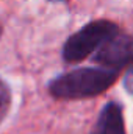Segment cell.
Listing matches in <instances>:
<instances>
[{"label":"cell","mask_w":133,"mask_h":134,"mask_svg":"<svg viewBox=\"0 0 133 134\" xmlns=\"http://www.w3.org/2000/svg\"><path fill=\"white\" fill-rule=\"evenodd\" d=\"M93 61L100 67L121 72L133 64V36L124 33L114 34L93 55Z\"/></svg>","instance_id":"cell-3"},{"label":"cell","mask_w":133,"mask_h":134,"mask_svg":"<svg viewBox=\"0 0 133 134\" xmlns=\"http://www.w3.org/2000/svg\"><path fill=\"white\" fill-rule=\"evenodd\" d=\"M53 2H60V0H53Z\"/></svg>","instance_id":"cell-8"},{"label":"cell","mask_w":133,"mask_h":134,"mask_svg":"<svg viewBox=\"0 0 133 134\" xmlns=\"http://www.w3.org/2000/svg\"><path fill=\"white\" fill-rule=\"evenodd\" d=\"M89 134H127L122 104L119 101H108L99 112Z\"/></svg>","instance_id":"cell-4"},{"label":"cell","mask_w":133,"mask_h":134,"mask_svg":"<svg viewBox=\"0 0 133 134\" xmlns=\"http://www.w3.org/2000/svg\"><path fill=\"white\" fill-rule=\"evenodd\" d=\"M117 76V70L106 67H78L52 78L47 91L57 100L93 98L110 89Z\"/></svg>","instance_id":"cell-1"},{"label":"cell","mask_w":133,"mask_h":134,"mask_svg":"<svg viewBox=\"0 0 133 134\" xmlns=\"http://www.w3.org/2000/svg\"><path fill=\"white\" fill-rule=\"evenodd\" d=\"M11 104V89L6 81L0 78V122L5 119Z\"/></svg>","instance_id":"cell-5"},{"label":"cell","mask_w":133,"mask_h":134,"mask_svg":"<svg viewBox=\"0 0 133 134\" xmlns=\"http://www.w3.org/2000/svg\"><path fill=\"white\" fill-rule=\"evenodd\" d=\"M117 33H121V28L111 20H91L66 39L61 48V58L69 64L80 63L88 56H93L108 39Z\"/></svg>","instance_id":"cell-2"},{"label":"cell","mask_w":133,"mask_h":134,"mask_svg":"<svg viewBox=\"0 0 133 134\" xmlns=\"http://www.w3.org/2000/svg\"><path fill=\"white\" fill-rule=\"evenodd\" d=\"M2 33H3V27L0 25V37H2Z\"/></svg>","instance_id":"cell-7"},{"label":"cell","mask_w":133,"mask_h":134,"mask_svg":"<svg viewBox=\"0 0 133 134\" xmlns=\"http://www.w3.org/2000/svg\"><path fill=\"white\" fill-rule=\"evenodd\" d=\"M122 86H124V89H125V92H127V94L133 95V64L129 67V70H127V72H125V75H124Z\"/></svg>","instance_id":"cell-6"}]
</instances>
